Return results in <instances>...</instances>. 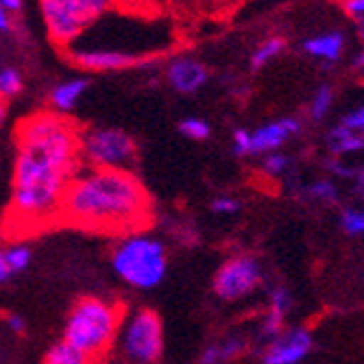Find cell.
<instances>
[{
  "label": "cell",
  "mask_w": 364,
  "mask_h": 364,
  "mask_svg": "<svg viewBox=\"0 0 364 364\" xmlns=\"http://www.w3.org/2000/svg\"><path fill=\"white\" fill-rule=\"evenodd\" d=\"M83 166L79 131L55 112L20 122L11 168L7 220L16 231H36L59 220L73 177Z\"/></svg>",
  "instance_id": "obj_1"
},
{
  "label": "cell",
  "mask_w": 364,
  "mask_h": 364,
  "mask_svg": "<svg viewBox=\"0 0 364 364\" xmlns=\"http://www.w3.org/2000/svg\"><path fill=\"white\" fill-rule=\"evenodd\" d=\"M151 218V196L134 171L81 166L65 190L59 220L98 234L120 236Z\"/></svg>",
  "instance_id": "obj_2"
},
{
  "label": "cell",
  "mask_w": 364,
  "mask_h": 364,
  "mask_svg": "<svg viewBox=\"0 0 364 364\" xmlns=\"http://www.w3.org/2000/svg\"><path fill=\"white\" fill-rule=\"evenodd\" d=\"M171 46V33L155 20L134 18L127 38H116L98 18L83 36L68 46L70 61L90 73H118L161 55Z\"/></svg>",
  "instance_id": "obj_3"
},
{
  "label": "cell",
  "mask_w": 364,
  "mask_h": 364,
  "mask_svg": "<svg viewBox=\"0 0 364 364\" xmlns=\"http://www.w3.org/2000/svg\"><path fill=\"white\" fill-rule=\"evenodd\" d=\"M112 273L136 292H149L164 284L171 269L168 247L153 231L134 229L120 234L109 253Z\"/></svg>",
  "instance_id": "obj_4"
},
{
  "label": "cell",
  "mask_w": 364,
  "mask_h": 364,
  "mask_svg": "<svg viewBox=\"0 0 364 364\" xmlns=\"http://www.w3.org/2000/svg\"><path fill=\"white\" fill-rule=\"evenodd\" d=\"M122 308L109 296L87 294L73 304L63 321V341H68L90 358L103 355L118 336Z\"/></svg>",
  "instance_id": "obj_5"
},
{
  "label": "cell",
  "mask_w": 364,
  "mask_h": 364,
  "mask_svg": "<svg viewBox=\"0 0 364 364\" xmlns=\"http://www.w3.org/2000/svg\"><path fill=\"white\" fill-rule=\"evenodd\" d=\"M116 345L124 364H159L166 347L161 316L151 308L122 314Z\"/></svg>",
  "instance_id": "obj_6"
},
{
  "label": "cell",
  "mask_w": 364,
  "mask_h": 364,
  "mask_svg": "<svg viewBox=\"0 0 364 364\" xmlns=\"http://www.w3.org/2000/svg\"><path fill=\"white\" fill-rule=\"evenodd\" d=\"M114 0H40V14L48 38L68 48L107 11Z\"/></svg>",
  "instance_id": "obj_7"
},
{
  "label": "cell",
  "mask_w": 364,
  "mask_h": 364,
  "mask_svg": "<svg viewBox=\"0 0 364 364\" xmlns=\"http://www.w3.org/2000/svg\"><path fill=\"white\" fill-rule=\"evenodd\" d=\"M79 155L83 166L131 171L138 159V144L124 129L90 127L79 134Z\"/></svg>",
  "instance_id": "obj_8"
},
{
  "label": "cell",
  "mask_w": 364,
  "mask_h": 364,
  "mask_svg": "<svg viewBox=\"0 0 364 364\" xmlns=\"http://www.w3.org/2000/svg\"><path fill=\"white\" fill-rule=\"evenodd\" d=\"M264 284V269L257 257L236 253L223 259L212 277V292L223 304H242Z\"/></svg>",
  "instance_id": "obj_9"
},
{
  "label": "cell",
  "mask_w": 364,
  "mask_h": 364,
  "mask_svg": "<svg viewBox=\"0 0 364 364\" xmlns=\"http://www.w3.org/2000/svg\"><path fill=\"white\" fill-rule=\"evenodd\" d=\"M314 351V336L308 327L286 325L269 343L259 345V364H304Z\"/></svg>",
  "instance_id": "obj_10"
},
{
  "label": "cell",
  "mask_w": 364,
  "mask_h": 364,
  "mask_svg": "<svg viewBox=\"0 0 364 364\" xmlns=\"http://www.w3.org/2000/svg\"><path fill=\"white\" fill-rule=\"evenodd\" d=\"M301 120L294 116L277 118L267 124H262L247 134V155L245 157H255V155H267L273 151H282L284 144L301 134Z\"/></svg>",
  "instance_id": "obj_11"
},
{
  "label": "cell",
  "mask_w": 364,
  "mask_h": 364,
  "mask_svg": "<svg viewBox=\"0 0 364 364\" xmlns=\"http://www.w3.org/2000/svg\"><path fill=\"white\" fill-rule=\"evenodd\" d=\"M164 77H166L171 90L183 96H192L205 87L210 79V70L203 61H198L192 55H177L168 61Z\"/></svg>",
  "instance_id": "obj_12"
},
{
  "label": "cell",
  "mask_w": 364,
  "mask_h": 364,
  "mask_svg": "<svg viewBox=\"0 0 364 364\" xmlns=\"http://www.w3.org/2000/svg\"><path fill=\"white\" fill-rule=\"evenodd\" d=\"M249 349V338L242 334H227L210 341L196 358V364H231L245 355Z\"/></svg>",
  "instance_id": "obj_13"
},
{
  "label": "cell",
  "mask_w": 364,
  "mask_h": 364,
  "mask_svg": "<svg viewBox=\"0 0 364 364\" xmlns=\"http://www.w3.org/2000/svg\"><path fill=\"white\" fill-rule=\"evenodd\" d=\"M87 87L90 81L85 77H68L63 81H57L48 92V105L53 107L55 114H70L81 103Z\"/></svg>",
  "instance_id": "obj_14"
},
{
  "label": "cell",
  "mask_w": 364,
  "mask_h": 364,
  "mask_svg": "<svg viewBox=\"0 0 364 364\" xmlns=\"http://www.w3.org/2000/svg\"><path fill=\"white\" fill-rule=\"evenodd\" d=\"M33 264V249L24 242H11L0 247V286L14 282L26 273Z\"/></svg>",
  "instance_id": "obj_15"
},
{
  "label": "cell",
  "mask_w": 364,
  "mask_h": 364,
  "mask_svg": "<svg viewBox=\"0 0 364 364\" xmlns=\"http://www.w3.org/2000/svg\"><path fill=\"white\" fill-rule=\"evenodd\" d=\"M304 53L312 59L334 63L345 53V36L341 31H325L318 36H312L304 42Z\"/></svg>",
  "instance_id": "obj_16"
},
{
  "label": "cell",
  "mask_w": 364,
  "mask_h": 364,
  "mask_svg": "<svg viewBox=\"0 0 364 364\" xmlns=\"http://www.w3.org/2000/svg\"><path fill=\"white\" fill-rule=\"evenodd\" d=\"M325 144L327 151L332 153L334 157H347V155H358L364 151V136L355 134V131L343 127L341 122L334 124L332 129L327 131L325 136Z\"/></svg>",
  "instance_id": "obj_17"
},
{
  "label": "cell",
  "mask_w": 364,
  "mask_h": 364,
  "mask_svg": "<svg viewBox=\"0 0 364 364\" xmlns=\"http://www.w3.org/2000/svg\"><path fill=\"white\" fill-rule=\"evenodd\" d=\"M294 192L299 198H304V201L323 203V205H334L341 198L336 181L329 179V177H318V179H312L308 183H296Z\"/></svg>",
  "instance_id": "obj_18"
},
{
  "label": "cell",
  "mask_w": 364,
  "mask_h": 364,
  "mask_svg": "<svg viewBox=\"0 0 364 364\" xmlns=\"http://www.w3.org/2000/svg\"><path fill=\"white\" fill-rule=\"evenodd\" d=\"M92 360L94 358H90L87 353H83L81 349L61 338L46 349L42 364H92Z\"/></svg>",
  "instance_id": "obj_19"
},
{
  "label": "cell",
  "mask_w": 364,
  "mask_h": 364,
  "mask_svg": "<svg viewBox=\"0 0 364 364\" xmlns=\"http://www.w3.org/2000/svg\"><path fill=\"white\" fill-rule=\"evenodd\" d=\"M284 50H286V40H284L282 36H271V38H267V40H262V42L253 48V53H251V57H249L251 68H253V70L267 68V65H269L271 61H275Z\"/></svg>",
  "instance_id": "obj_20"
},
{
  "label": "cell",
  "mask_w": 364,
  "mask_h": 364,
  "mask_svg": "<svg viewBox=\"0 0 364 364\" xmlns=\"http://www.w3.org/2000/svg\"><path fill=\"white\" fill-rule=\"evenodd\" d=\"M334 101H336V92H334V87H332V85H327V83L318 85V87L314 90L312 98H310V107H308L310 118H312L314 122L325 120V118L329 116V112H332V107H334Z\"/></svg>",
  "instance_id": "obj_21"
},
{
  "label": "cell",
  "mask_w": 364,
  "mask_h": 364,
  "mask_svg": "<svg viewBox=\"0 0 364 364\" xmlns=\"http://www.w3.org/2000/svg\"><path fill=\"white\" fill-rule=\"evenodd\" d=\"M286 321H288V316H282V314H277L273 310H264V314L257 321L255 334H253L255 343L257 345H264V343H269L271 338H275L282 332V329L288 325Z\"/></svg>",
  "instance_id": "obj_22"
},
{
  "label": "cell",
  "mask_w": 364,
  "mask_h": 364,
  "mask_svg": "<svg viewBox=\"0 0 364 364\" xmlns=\"http://www.w3.org/2000/svg\"><path fill=\"white\" fill-rule=\"evenodd\" d=\"M294 308V296L290 292V288L282 282L271 284L267 288V310H273L282 316H288Z\"/></svg>",
  "instance_id": "obj_23"
},
{
  "label": "cell",
  "mask_w": 364,
  "mask_h": 364,
  "mask_svg": "<svg viewBox=\"0 0 364 364\" xmlns=\"http://www.w3.org/2000/svg\"><path fill=\"white\" fill-rule=\"evenodd\" d=\"M292 168V159L290 155H286L284 151H273V153H267L262 159V171L267 177L271 179H282L290 173Z\"/></svg>",
  "instance_id": "obj_24"
},
{
  "label": "cell",
  "mask_w": 364,
  "mask_h": 364,
  "mask_svg": "<svg viewBox=\"0 0 364 364\" xmlns=\"http://www.w3.org/2000/svg\"><path fill=\"white\" fill-rule=\"evenodd\" d=\"M341 227L347 236H364V205H349L341 212Z\"/></svg>",
  "instance_id": "obj_25"
},
{
  "label": "cell",
  "mask_w": 364,
  "mask_h": 364,
  "mask_svg": "<svg viewBox=\"0 0 364 364\" xmlns=\"http://www.w3.org/2000/svg\"><path fill=\"white\" fill-rule=\"evenodd\" d=\"M179 131L181 136H186L188 140H194V142H203L210 138L212 134V127L205 118H198V116H186L181 122H179Z\"/></svg>",
  "instance_id": "obj_26"
},
{
  "label": "cell",
  "mask_w": 364,
  "mask_h": 364,
  "mask_svg": "<svg viewBox=\"0 0 364 364\" xmlns=\"http://www.w3.org/2000/svg\"><path fill=\"white\" fill-rule=\"evenodd\" d=\"M24 90L22 73L14 65H5L0 68V98H14Z\"/></svg>",
  "instance_id": "obj_27"
},
{
  "label": "cell",
  "mask_w": 364,
  "mask_h": 364,
  "mask_svg": "<svg viewBox=\"0 0 364 364\" xmlns=\"http://www.w3.org/2000/svg\"><path fill=\"white\" fill-rule=\"evenodd\" d=\"M240 210H242V201L238 196H231V194H218L210 201V212L214 216L229 218V216L240 214Z\"/></svg>",
  "instance_id": "obj_28"
},
{
  "label": "cell",
  "mask_w": 364,
  "mask_h": 364,
  "mask_svg": "<svg viewBox=\"0 0 364 364\" xmlns=\"http://www.w3.org/2000/svg\"><path fill=\"white\" fill-rule=\"evenodd\" d=\"M325 166H327L329 175L341 177V179H353L355 168H358V166H351V164H347V161H345V157H334V155L327 159Z\"/></svg>",
  "instance_id": "obj_29"
},
{
  "label": "cell",
  "mask_w": 364,
  "mask_h": 364,
  "mask_svg": "<svg viewBox=\"0 0 364 364\" xmlns=\"http://www.w3.org/2000/svg\"><path fill=\"white\" fill-rule=\"evenodd\" d=\"M341 124L355 131V134H362L364 136V103L353 107L351 112H347L343 118H341Z\"/></svg>",
  "instance_id": "obj_30"
},
{
  "label": "cell",
  "mask_w": 364,
  "mask_h": 364,
  "mask_svg": "<svg viewBox=\"0 0 364 364\" xmlns=\"http://www.w3.org/2000/svg\"><path fill=\"white\" fill-rule=\"evenodd\" d=\"M5 325H7V329L11 334H26V329H28V323H26V318L22 316V314H18V312H9L7 316H5Z\"/></svg>",
  "instance_id": "obj_31"
},
{
  "label": "cell",
  "mask_w": 364,
  "mask_h": 364,
  "mask_svg": "<svg viewBox=\"0 0 364 364\" xmlns=\"http://www.w3.org/2000/svg\"><path fill=\"white\" fill-rule=\"evenodd\" d=\"M341 5H343L345 14L349 18H353L355 22L364 20V0H341Z\"/></svg>",
  "instance_id": "obj_32"
},
{
  "label": "cell",
  "mask_w": 364,
  "mask_h": 364,
  "mask_svg": "<svg viewBox=\"0 0 364 364\" xmlns=\"http://www.w3.org/2000/svg\"><path fill=\"white\" fill-rule=\"evenodd\" d=\"M353 190L358 192L360 198H364V164L355 168V175H353Z\"/></svg>",
  "instance_id": "obj_33"
},
{
  "label": "cell",
  "mask_w": 364,
  "mask_h": 364,
  "mask_svg": "<svg viewBox=\"0 0 364 364\" xmlns=\"http://www.w3.org/2000/svg\"><path fill=\"white\" fill-rule=\"evenodd\" d=\"M0 3H3V7L9 11V16L20 14V11H22V7H24V0H0Z\"/></svg>",
  "instance_id": "obj_34"
},
{
  "label": "cell",
  "mask_w": 364,
  "mask_h": 364,
  "mask_svg": "<svg viewBox=\"0 0 364 364\" xmlns=\"http://www.w3.org/2000/svg\"><path fill=\"white\" fill-rule=\"evenodd\" d=\"M11 28V16H9V11L3 7V3H0V33H5V31H9Z\"/></svg>",
  "instance_id": "obj_35"
},
{
  "label": "cell",
  "mask_w": 364,
  "mask_h": 364,
  "mask_svg": "<svg viewBox=\"0 0 364 364\" xmlns=\"http://www.w3.org/2000/svg\"><path fill=\"white\" fill-rule=\"evenodd\" d=\"M7 120V105H5V98H0V127L5 124Z\"/></svg>",
  "instance_id": "obj_36"
},
{
  "label": "cell",
  "mask_w": 364,
  "mask_h": 364,
  "mask_svg": "<svg viewBox=\"0 0 364 364\" xmlns=\"http://www.w3.org/2000/svg\"><path fill=\"white\" fill-rule=\"evenodd\" d=\"M355 68H358V70L364 68V46H362V50H360L358 57H355Z\"/></svg>",
  "instance_id": "obj_37"
},
{
  "label": "cell",
  "mask_w": 364,
  "mask_h": 364,
  "mask_svg": "<svg viewBox=\"0 0 364 364\" xmlns=\"http://www.w3.org/2000/svg\"><path fill=\"white\" fill-rule=\"evenodd\" d=\"M355 33H358V38L364 42V20H358V26H355Z\"/></svg>",
  "instance_id": "obj_38"
}]
</instances>
